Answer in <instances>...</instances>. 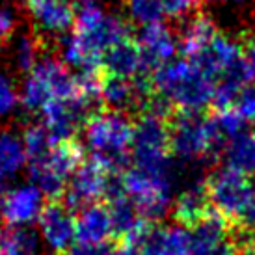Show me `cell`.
Masks as SVG:
<instances>
[{
  "instance_id": "cell-29",
  "label": "cell",
  "mask_w": 255,
  "mask_h": 255,
  "mask_svg": "<svg viewBox=\"0 0 255 255\" xmlns=\"http://www.w3.org/2000/svg\"><path fill=\"white\" fill-rule=\"evenodd\" d=\"M201 0H160L164 9V17H170L173 21H186L188 17L198 13Z\"/></svg>"
},
{
  "instance_id": "cell-10",
  "label": "cell",
  "mask_w": 255,
  "mask_h": 255,
  "mask_svg": "<svg viewBox=\"0 0 255 255\" xmlns=\"http://www.w3.org/2000/svg\"><path fill=\"white\" fill-rule=\"evenodd\" d=\"M114 175L116 173H112L107 166H103L95 158L82 162L65 188V205L75 211L99 203V199L103 198H108L118 184Z\"/></svg>"
},
{
  "instance_id": "cell-30",
  "label": "cell",
  "mask_w": 255,
  "mask_h": 255,
  "mask_svg": "<svg viewBox=\"0 0 255 255\" xmlns=\"http://www.w3.org/2000/svg\"><path fill=\"white\" fill-rule=\"evenodd\" d=\"M19 15L17 9L9 4H0V43H9L17 34Z\"/></svg>"
},
{
  "instance_id": "cell-8",
  "label": "cell",
  "mask_w": 255,
  "mask_h": 255,
  "mask_svg": "<svg viewBox=\"0 0 255 255\" xmlns=\"http://www.w3.org/2000/svg\"><path fill=\"white\" fill-rule=\"evenodd\" d=\"M132 164L143 170L177 173L170 147V121L166 114L145 110L134 123Z\"/></svg>"
},
{
  "instance_id": "cell-7",
  "label": "cell",
  "mask_w": 255,
  "mask_h": 255,
  "mask_svg": "<svg viewBox=\"0 0 255 255\" xmlns=\"http://www.w3.org/2000/svg\"><path fill=\"white\" fill-rule=\"evenodd\" d=\"M170 147L173 158L183 164H199L222 153L224 138L213 118L179 112L170 123Z\"/></svg>"
},
{
  "instance_id": "cell-27",
  "label": "cell",
  "mask_w": 255,
  "mask_h": 255,
  "mask_svg": "<svg viewBox=\"0 0 255 255\" xmlns=\"http://www.w3.org/2000/svg\"><path fill=\"white\" fill-rule=\"evenodd\" d=\"M229 107L241 116L246 125L255 123V82L244 86Z\"/></svg>"
},
{
  "instance_id": "cell-4",
  "label": "cell",
  "mask_w": 255,
  "mask_h": 255,
  "mask_svg": "<svg viewBox=\"0 0 255 255\" xmlns=\"http://www.w3.org/2000/svg\"><path fill=\"white\" fill-rule=\"evenodd\" d=\"M82 130L92 158L99 160L112 173H118L132 155L134 123L125 112L97 110Z\"/></svg>"
},
{
  "instance_id": "cell-18",
  "label": "cell",
  "mask_w": 255,
  "mask_h": 255,
  "mask_svg": "<svg viewBox=\"0 0 255 255\" xmlns=\"http://www.w3.org/2000/svg\"><path fill=\"white\" fill-rule=\"evenodd\" d=\"M103 71L114 77L140 78L147 77L145 73L149 69L138 43L132 37H127L107 52V56L103 60Z\"/></svg>"
},
{
  "instance_id": "cell-25",
  "label": "cell",
  "mask_w": 255,
  "mask_h": 255,
  "mask_svg": "<svg viewBox=\"0 0 255 255\" xmlns=\"http://www.w3.org/2000/svg\"><path fill=\"white\" fill-rule=\"evenodd\" d=\"M125 15L132 24L143 28L155 22H162L164 9L160 0H125Z\"/></svg>"
},
{
  "instance_id": "cell-33",
  "label": "cell",
  "mask_w": 255,
  "mask_h": 255,
  "mask_svg": "<svg viewBox=\"0 0 255 255\" xmlns=\"http://www.w3.org/2000/svg\"><path fill=\"white\" fill-rule=\"evenodd\" d=\"M246 56H248V64L255 77V32L248 37V41H246Z\"/></svg>"
},
{
  "instance_id": "cell-5",
  "label": "cell",
  "mask_w": 255,
  "mask_h": 255,
  "mask_svg": "<svg viewBox=\"0 0 255 255\" xmlns=\"http://www.w3.org/2000/svg\"><path fill=\"white\" fill-rule=\"evenodd\" d=\"M209 203L233 227L248 231L255 226V181L229 168H220L205 179Z\"/></svg>"
},
{
  "instance_id": "cell-36",
  "label": "cell",
  "mask_w": 255,
  "mask_h": 255,
  "mask_svg": "<svg viewBox=\"0 0 255 255\" xmlns=\"http://www.w3.org/2000/svg\"><path fill=\"white\" fill-rule=\"evenodd\" d=\"M86 2H97V0H86Z\"/></svg>"
},
{
  "instance_id": "cell-24",
  "label": "cell",
  "mask_w": 255,
  "mask_h": 255,
  "mask_svg": "<svg viewBox=\"0 0 255 255\" xmlns=\"http://www.w3.org/2000/svg\"><path fill=\"white\" fill-rule=\"evenodd\" d=\"M41 50V39L34 34H19L11 39V49L9 56L13 62L15 69L22 73H28L34 69V65L41 60L39 58Z\"/></svg>"
},
{
  "instance_id": "cell-26",
  "label": "cell",
  "mask_w": 255,
  "mask_h": 255,
  "mask_svg": "<svg viewBox=\"0 0 255 255\" xmlns=\"http://www.w3.org/2000/svg\"><path fill=\"white\" fill-rule=\"evenodd\" d=\"M22 142L26 147L28 160H32V158H37L43 153H47L54 145L56 138L50 134V130L45 125H30L22 134Z\"/></svg>"
},
{
  "instance_id": "cell-19",
  "label": "cell",
  "mask_w": 255,
  "mask_h": 255,
  "mask_svg": "<svg viewBox=\"0 0 255 255\" xmlns=\"http://www.w3.org/2000/svg\"><path fill=\"white\" fill-rule=\"evenodd\" d=\"M220 34L218 24L211 15L194 13L184 21L179 32V47L184 58H196L216 39Z\"/></svg>"
},
{
  "instance_id": "cell-2",
  "label": "cell",
  "mask_w": 255,
  "mask_h": 255,
  "mask_svg": "<svg viewBox=\"0 0 255 255\" xmlns=\"http://www.w3.org/2000/svg\"><path fill=\"white\" fill-rule=\"evenodd\" d=\"M153 95L164 107L183 114H201L214 105L216 82L190 58L171 60L149 75Z\"/></svg>"
},
{
  "instance_id": "cell-38",
  "label": "cell",
  "mask_w": 255,
  "mask_h": 255,
  "mask_svg": "<svg viewBox=\"0 0 255 255\" xmlns=\"http://www.w3.org/2000/svg\"><path fill=\"white\" fill-rule=\"evenodd\" d=\"M254 134H255V132H254Z\"/></svg>"
},
{
  "instance_id": "cell-15",
  "label": "cell",
  "mask_w": 255,
  "mask_h": 255,
  "mask_svg": "<svg viewBox=\"0 0 255 255\" xmlns=\"http://www.w3.org/2000/svg\"><path fill=\"white\" fill-rule=\"evenodd\" d=\"M136 43L142 50L149 71H155L156 67L175 60L177 52L181 50L179 34H175L164 22H155V24L140 28Z\"/></svg>"
},
{
  "instance_id": "cell-14",
  "label": "cell",
  "mask_w": 255,
  "mask_h": 255,
  "mask_svg": "<svg viewBox=\"0 0 255 255\" xmlns=\"http://www.w3.org/2000/svg\"><path fill=\"white\" fill-rule=\"evenodd\" d=\"M45 194L34 183L19 184L4 194L0 201V214L7 226H30L39 220L45 209Z\"/></svg>"
},
{
  "instance_id": "cell-1",
  "label": "cell",
  "mask_w": 255,
  "mask_h": 255,
  "mask_svg": "<svg viewBox=\"0 0 255 255\" xmlns=\"http://www.w3.org/2000/svg\"><path fill=\"white\" fill-rule=\"evenodd\" d=\"M127 37H130V28L123 17L103 9L95 2H84L75 28L64 43V62L82 73L101 71L108 50Z\"/></svg>"
},
{
  "instance_id": "cell-6",
  "label": "cell",
  "mask_w": 255,
  "mask_h": 255,
  "mask_svg": "<svg viewBox=\"0 0 255 255\" xmlns=\"http://www.w3.org/2000/svg\"><path fill=\"white\" fill-rule=\"evenodd\" d=\"M177 173L143 170L130 166L120 177V186L143 220L151 224L160 222L173 207V188Z\"/></svg>"
},
{
  "instance_id": "cell-12",
  "label": "cell",
  "mask_w": 255,
  "mask_h": 255,
  "mask_svg": "<svg viewBox=\"0 0 255 255\" xmlns=\"http://www.w3.org/2000/svg\"><path fill=\"white\" fill-rule=\"evenodd\" d=\"M188 255H239V242L231 235V224L218 213H211L190 227Z\"/></svg>"
},
{
  "instance_id": "cell-13",
  "label": "cell",
  "mask_w": 255,
  "mask_h": 255,
  "mask_svg": "<svg viewBox=\"0 0 255 255\" xmlns=\"http://www.w3.org/2000/svg\"><path fill=\"white\" fill-rule=\"evenodd\" d=\"M37 224L43 242L54 255H64L73 248L77 239V218L73 216V209L65 203H49L43 209Z\"/></svg>"
},
{
  "instance_id": "cell-31",
  "label": "cell",
  "mask_w": 255,
  "mask_h": 255,
  "mask_svg": "<svg viewBox=\"0 0 255 255\" xmlns=\"http://www.w3.org/2000/svg\"><path fill=\"white\" fill-rule=\"evenodd\" d=\"M114 254H116V248L110 246L108 242H105V244H82V242H78L77 246L67 250L64 255H114Z\"/></svg>"
},
{
  "instance_id": "cell-3",
  "label": "cell",
  "mask_w": 255,
  "mask_h": 255,
  "mask_svg": "<svg viewBox=\"0 0 255 255\" xmlns=\"http://www.w3.org/2000/svg\"><path fill=\"white\" fill-rule=\"evenodd\" d=\"M101 82V71L73 75L69 65L54 58H41L21 86V107L30 114H41L50 103L75 97Z\"/></svg>"
},
{
  "instance_id": "cell-28",
  "label": "cell",
  "mask_w": 255,
  "mask_h": 255,
  "mask_svg": "<svg viewBox=\"0 0 255 255\" xmlns=\"http://www.w3.org/2000/svg\"><path fill=\"white\" fill-rule=\"evenodd\" d=\"M19 105H21V93L17 92L9 75L0 71V118L13 114Z\"/></svg>"
},
{
  "instance_id": "cell-22",
  "label": "cell",
  "mask_w": 255,
  "mask_h": 255,
  "mask_svg": "<svg viewBox=\"0 0 255 255\" xmlns=\"http://www.w3.org/2000/svg\"><path fill=\"white\" fill-rule=\"evenodd\" d=\"M0 250L4 255H37L39 235L28 226H7L0 231Z\"/></svg>"
},
{
  "instance_id": "cell-11",
  "label": "cell",
  "mask_w": 255,
  "mask_h": 255,
  "mask_svg": "<svg viewBox=\"0 0 255 255\" xmlns=\"http://www.w3.org/2000/svg\"><path fill=\"white\" fill-rule=\"evenodd\" d=\"M24 7L41 41L60 39L75 28L78 11L73 0H24Z\"/></svg>"
},
{
  "instance_id": "cell-21",
  "label": "cell",
  "mask_w": 255,
  "mask_h": 255,
  "mask_svg": "<svg viewBox=\"0 0 255 255\" xmlns=\"http://www.w3.org/2000/svg\"><path fill=\"white\" fill-rule=\"evenodd\" d=\"M222 158L226 168L255 181V134L242 130L229 138L222 147Z\"/></svg>"
},
{
  "instance_id": "cell-17",
  "label": "cell",
  "mask_w": 255,
  "mask_h": 255,
  "mask_svg": "<svg viewBox=\"0 0 255 255\" xmlns=\"http://www.w3.org/2000/svg\"><path fill=\"white\" fill-rule=\"evenodd\" d=\"M190 254V229L181 226H153L138 255H188Z\"/></svg>"
},
{
  "instance_id": "cell-9",
  "label": "cell",
  "mask_w": 255,
  "mask_h": 255,
  "mask_svg": "<svg viewBox=\"0 0 255 255\" xmlns=\"http://www.w3.org/2000/svg\"><path fill=\"white\" fill-rule=\"evenodd\" d=\"M28 162L32 183L45 196L56 199L64 196L75 171L84 162V151L75 140H56L47 153Z\"/></svg>"
},
{
  "instance_id": "cell-35",
  "label": "cell",
  "mask_w": 255,
  "mask_h": 255,
  "mask_svg": "<svg viewBox=\"0 0 255 255\" xmlns=\"http://www.w3.org/2000/svg\"><path fill=\"white\" fill-rule=\"evenodd\" d=\"M114 255H138L136 254V252H130V250H125V248H120V246H118V248H116V254Z\"/></svg>"
},
{
  "instance_id": "cell-16",
  "label": "cell",
  "mask_w": 255,
  "mask_h": 255,
  "mask_svg": "<svg viewBox=\"0 0 255 255\" xmlns=\"http://www.w3.org/2000/svg\"><path fill=\"white\" fill-rule=\"evenodd\" d=\"M171 213H173V218L177 220V224L188 227V229L205 218L207 214L211 213L205 181L194 179L186 184L177 194V198L173 199Z\"/></svg>"
},
{
  "instance_id": "cell-34",
  "label": "cell",
  "mask_w": 255,
  "mask_h": 255,
  "mask_svg": "<svg viewBox=\"0 0 255 255\" xmlns=\"http://www.w3.org/2000/svg\"><path fill=\"white\" fill-rule=\"evenodd\" d=\"M244 242H250V244H254V246H255V226L246 231V241H244Z\"/></svg>"
},
{
  "instance_id": "cell-23",
  "label": "cell",
  "mask_w": 255,
  "mask_h": 255,
  "mask_svg": "<svg viewBox=\"0 0 255 255\" xmlns=\"http://www.w3.org/2000/svg\"><path fill=\"white\" fill-rule=\"evenodd\" d=\"M28 155L21 136L11 130H0V173L15 175L26 166Z\"/></svg>"
},
{
  "instance_id": "cell-32",
  "label": "cell",
  "mask_w": 255,
  "mask_h": 255,
  "mask_svg": "<svg viewBox=\"0 0 255 255\" xmlns=\"http://www.w3.org/2000/svg\"><path fill=\"white\" fill-rule=\"evenodd\" d=\"M209 6L220 7V9H242L252 2V0H205Z\"/></svg>"
},
{
  "instance_id": "cell-37",
  "label": "cell",
  "mask_w": 255,
  "mask_h": 255,
  "mask_svg": "<svg viewBox=\"0 0 255 255\" xmlns=\"http://www.w3.org/2000/svg\"><path fill=\"white\" fill-rule=\"evenodd\" d=\"M0 255H4V254H2V250H0Z\"/></svg>"
},
{
  "instance_id": "cell-20",
  "label": "cell",
  "mask_w": 255,
  "mask_h": 255,
  "mask_svg": "<svg viewBox=\"0 0 255 255\" xmlns=\"http://www.w3.org/2000/svg\"><path fill=\"white\" fill-rule=\"evenodd\" d=\"M114 237L112 216L108 205L93 203L80 209L77 218V239L82 244H105Z\"/></svg>"
}]
</instances>
